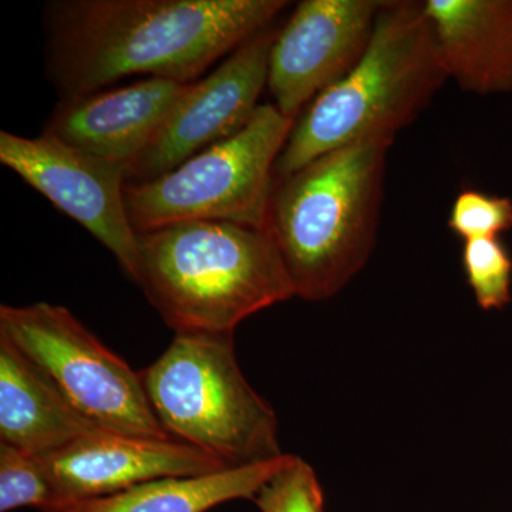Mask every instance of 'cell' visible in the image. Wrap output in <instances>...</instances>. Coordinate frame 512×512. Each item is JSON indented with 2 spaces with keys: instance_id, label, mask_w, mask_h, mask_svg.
I'll list each match as a JSON object with an SVG mask.
<instances>
[{
  "instance_id": "17",
  "label": "cell",
  "mask_w": 512,
  "mask_h": 512,
  "mask_svg": "<svg viewBox=\"0 0 512 512\" xmlns=\"http://www.w3.org/2000/svg\"><path fill=\"white\" fill-rule=\"evenodd\" d=\"M57 497L39 457L0 443V512H55Z\"/></svg>"
},
{
  "instance_id": "8",
  "label": "cell",
  "mask_w": 512,
  "mask_h": 512,
  "mask_svg": "<svg viewBox=\"0 0 512 512\" xmlns=\"http://www.w3.org/2000/svg\"><path fill=\"white\" fill-rule=\"evenodd\" d=\"M0 163L45 195L104 245L133 282L138 276V234L124 190L127 173L42 133H0Z\"/></svg>"
},
{
  "instance_id": "4",
  "label": "cell",
  "mask_w": 512,
  "mask_h": 512,
  "mask_svg": "<svg viewBox=\"0 0 512 512\" xmlns=\"http://www.w3.org/2000/svg\"><path fill=\"white\" fill-rule=\"evenodd\" d=\"M448 80L421 2H384L365 55L296 119L276 180L316 158L367 140H393Z\"/></svg>"
},
{
  "instance_id": "9",
  "label": "cell",
  "mask_w": 512,
  "mask_h": 512,
  "mask_svg": "<svg viewBox=\"0 0 512 512\" xmlns=\"http://www.w3.org/2000/svg\"><path fill=\"white\" fill-rule=\"evenodd\" d=\"M275 36L271 28L262 30L217 69L188 84L160 133L128 171V183L160 177L247 126L268 87Z\"/></svg>"
},
{
  "instance_id": "13",
  "label": "cell",
  "mask_w": 512,
  "mask_h": 512,
  "mask_svg": "<svg viewBox=\"0 0 512 512\" xmlns=\"http://www.w3.org/2000/svg\"><path fill=\"white\" fill-rule=\"evenodd\" d=\"M448 79L478 96L512 92V0H426Z\"/></svg>"
},
{
  "instance_id": "11",
  "label": "cell",
  "mask_w": 512,
  "mask_h": 512,
  "mask_svg": "<svg viewBox=\"0 0 512 512\" xmlns=\"http://www.w3.org/2000/svg\"><path fill=\"white\" fill-rule=\"evenodd\" d=\"M39 458L55 490L57 505L121 493L161 478L205 476L228 468L183 441L144 439L111 431L83 437Z\"/></svg>"
},
{
  "instance_id": "7",
  "label": "cell",
  "mask_w": 512,
  "mask_h": 512,
  "mask_svg": "<svg viewBox=\"0 0 512 512\" xmlns=\"http://www.w3.org/2000/svg\"><path fill=\"white\" fill-rule=\"evenodd\" d=\"M0 336L32 360L100 429L144 439H173L151 409L140 372H134L63 306L2 305Z\"/></svg>"
},
{
  "instance_id": "3",
  "label": "cell",
  "mask_w": 512,
  "mask_h": 512,
  "mask_svg": "<svg viewBox=\"0 0 512 512\" xmlns=\"http://www.w3.org/2000/svg\"><path fill=\"white\" fill-rule=\"evenodd\" d=\"M393 143L377 138L339 148L276 180L266 231L298 298L328 301L365 268Z\"/></svg>"
},
{
  "instance_id": "15",
  "label": "cell",
  "mask_w": 512,
  "mask_h": 512,
  "mask_svg": "<svg viewBox=\"0 0 512 512\" xmlns=\"http://www.w3.org/2000/svg\"><path fill=\"white\" fill-rule=\"evenodd\" d=\"M288 454L266 463L195 477L148 481L121 493L64 501L55 512H207L228 501L254 498L284 466Z\"/></svg>"
},
{
  "instance_id": "19",
  "label": "cell",
  "mask_w": 512,
  "mask_h": 512,
  "mask_svg": "<svg viewBox=\"0 0 512 512\" xmlns=\"http://www.w3.org/2000/svg\"><path fill=\"white\" fill-rule=\"evenodd\" d=\"M448 228L463 241L498 237L512 228V201L477 190H463L451 205Z\"/></svg>"
},
{
  "instance_id": "5",
  "label": "cell",
  "mask_w": 512,
  "mask_h": 512,
  "mask_svg": "<svg viewBox=\"0 0 512 512\" xmlns=\"http://www.w3.org/2000/svg\"><path fill=\"white\" fill-rule=\"evenodd\" d=\"M140 377L158 423L173 439L228 468L284 456L274 410L242 375L232 333L175 335Z\"/></svg>"
},
{
  "instance_id": "10",
  "label": "cell",
  "mask_w": 512,
  "mask_h": 512,
  "mask_svg": "<svg viewBox=\"0 0 512 512\" xmlns=\"http://www.w3.org/2000/svg\"><path fill=\"white\" fill-rule=\"evenodd\" d=\"M382 0H303L276 32L268 66L274 106L295 120L365 55Z\"/></svg>"
},
{
  "instance_id": "12",
  "label": "cell",
  "mask_w": 512,
  "mask_h": 512,
  "mask_svg": "<svg viewBox=\"0 0 512 512\" xmlns=\"http://www.w3.org/2000/svg\"><path fill=\"white\" fill-rule=\"evenodd\" d=\"M188 84L144 77L60 100L43 134L127 173L160 133Z\"/></svg>"
},
{
  "instance_id": "1",
  "label": "cell",
  "mask_w": 512,
  "mask_h": 512,
  "mask_svg": "<svg viewBox=\"0 0 512 512\" xmlns=\"http://www.w3.org/2000/svg\"><path fill=\"white\" fill-rule=\"evenodd\" d=\"M284 0H53L46 73L60 100L146 76L191 84L268 29Z\"/></svg>"
},
{
  "instance_id": "18",
  "label": "cell",
  "mask_w": 512,
  "mask_h": 512,
  "mask_svg": "<svg viewBox=\"0 0 512 512\" xmlns=\"http://www.w3.org/2000/svg\"><path fill=\"white\" fill-rule=\"evenodd\" d=\"M252 500L261 512H325L315 470L292 454Z\"/></svg>"
},
{
  "instance_id": "6",
  "label": "cell",
  "mask_w": 512,
  "mask_h": 512,
  "mask_svg": "<svg viewBox=\"0 0 512 512\" xmlns=\"http://www.w3.org/2000/svg\"><path fill=\"white\" fill-rule=\"evenodd\" d=\"M295 120L262 104L234 136L205 148L160 177L127 183L128 218L137 234L194 221L266 229L275 168Z\"/></svg>"
},
{
  "instance_id": "2",
  "label": "cell",
  "mask_w": 512,
  "mask_h": 512,
  "mask_svg": "<svg viewBox=\"0 0 512 512\" xmlns=\"http://www.w3.org/2000/svg\"><path fill=\"white\" fill-rule=\"evenodd\" d=\"M175 335H234L242 320L295 296L266 229L194 221L138 234V276Z\"/></svg>"
},
{
  "instance_id": "14",
  "label": "cell",
  "mask_w": 512,
  "mask_h": 512,
  "mask_svg": "<svg viewBox=\"0 0 512 512\" xmlns=\"http://www.w3.org/2000/svg\"><path fill=\"white\" fill-rule=\"evenodd\" d=\"M101 431L0 336V443L43 457Z\"/></svg>"
},
{
  "instance_id": "16",
  "label": "cell",
  "mask_w": 512,
  "mask_h": 512,
  "mask_svg": "<svg viewBox=\"0 0 512 512\" xmlns=\"http://www.w3.org/2000/svg\"><path fill=\"white\" fill-rule=\"evenodd\" d=\"M461 262L467 284L483 311H500L511 302L512 258L500 238L464 241Z\"/></svg>"
}]
</instances>
